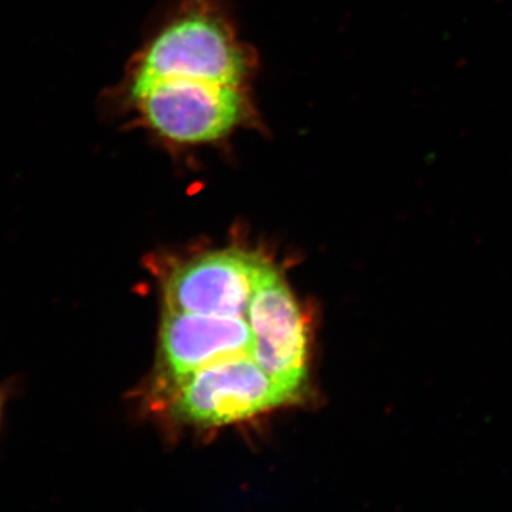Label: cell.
Masks as SVG:
<instances>
[{
	"label": "cell",
	"instance_id": "2",
	"mask_svg": "<svg viewBox=\"0 0 512 512\" xmlns=\"http://www.w3.org/2000/svg\"><path fill=\"white\" fill-rule=\"evenodd\" d=\"M299 396L266 375L251 355L231 357L175 380L171 410L198 426L237 423Z\"/></svg>",
	"mask_w": 512,
	"mask_h": 512
},
{
	"label": "cell",
	"instance_id": "3",
	"mask_svg": "<svg viewBox=\"0 0 512 512\" xmlns=\"http://www.w3.org/2000/svg\"><path fill=\"white\" fill-rule=\"evenodd\" d=\"M247 320L254 336L255 362L266 375L301 396L308 380V325L291 288L274 265L256 286Z\"/></svg>",
	"mask_w": 512,
	"mask_h": 512
},
{
	"label": "cell",
	"instance_id": "6",
	"mask_svg": "<svg viewBox=\"0 0 512 512\" xmlns=\"http://www.w3.org/2000/svg\"><path fill=\"white\" fill-rule=\"evenodd\" d=\"M15 389V380H8V382L0 386V427H2L3 414H5L6 406H8L10 397L13 396Z\"/></svg>",
	"mask_w": 512,
	"mask_h": 512
},
{
	"label": "cell",
	"instance_id": "5",
	"mask_svg": "<svg viewBox=\"0 0 512 512\" xmlns=\"http://www.w3.org/2000/svg\"><path fill=\"white\" fill-rule=\"evenodd\" d=\"M160 346L165 370L175 382L212 363L252 356L254 336L247 318L242 316L164 309Z\"/></svg>",
	"mask_w": 512,
	"mask_h": 512
},
{
	"label": "cell",
	"instance_id": "4",
	"mask_svg": "<svg viewBox=\"0 0 512 512\" xmlns=\"http://www.w3.org/2000/svg\"><path fill=\"white\" fill-rule=\"evenodd\" d=\"M271 262L245 249L208 252L175 269L164 285L165 309L247 318Z\"/></svg>",
	"mask_w": 512,
	"mask_h": 512
},
{
	"label": "cell",
	"instance_id": "1",
	"mask_svg": "<svg viewBox=\"0 0 512 512\" xmlns=\"http://www.w3.org/2000/svg\"><path fill=\"white\" fill-rule=\"evenodd\" d=\"M259 59L225 0H177L101 94L100 114L141 130L174 160L227 148L264 128Z\"/></svg>",
	"mask_w": 512,
	"mask_h": 512
}]
</instances>
